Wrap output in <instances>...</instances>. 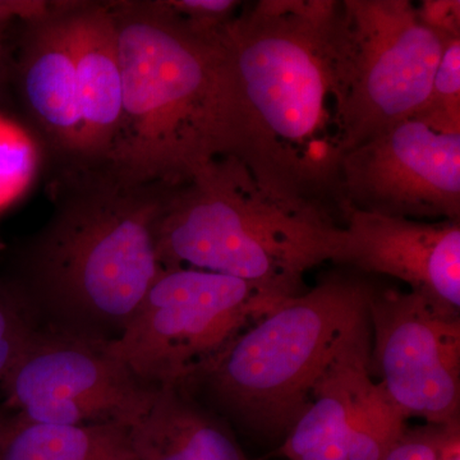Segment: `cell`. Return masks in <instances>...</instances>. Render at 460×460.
I'll use <instances>...</instances> for the list:
<instances>
[{
  "mask_svg": "<svg viewBox=\"0 0 460 460\" xmlns=\"http://www.w3.org/2000/svg\"><path fill=\"white\" fill-rule=\"evenodd\" d=\"M375 289L361 277L326 278L239 332L181 387L248 434L286 438L330 363L370 326Z\"/></svg>",
  "mask_w": 460,
  "mask_h": 460,
  "instance_id": "5",
  "label": "cell"
},
{
  "mask_svg": "<svg viewBox=\"0 0 460 460\" xmlns=\"http://www.w3.org/2000/svg\"><path fill=\"white\" fill-rule=\"evenodd\" d=\"M38 163V147L31 136L0 118V210L29 189Z\"/></svg>",
  "mask_w": 460,
  "mask_h": 460,
  "instance_id": "18",
  "label": "cell"
},
{
  "mask_svg": "<svg viewBox=\"0 0 460 460\" xmlns=\"http://www.w3.org/2000/svg\"><path fill=\"white\" fill-rule=\"evenodd\" d=\"M334 263L394 278L438 314L460 317V220L349 211Z\"/></svg>",
  "mask_w": 460,
  "mask_h": 460,
  "instance_id": "12",
  "label": "cell"
},
{
  "mask_svg": "<svg viewBox=\"0 0 460 460\" xmlns=\"http://www.w3.org/2000/svg\"><path fill=\"white\" fill-rule=\"evenodd\" d=\"M414 117L435 128L460 132V38L447 41L428 102Z\"/></svg>",
  "mask_w": 460,
  "mask_h": 460,
  "instance_id": "19",
  "label": "cell"
},
{
  "mask_svg": "<svg viewBox=\"0 0 460 460\" xmlns=\"http://www.w3.org/2000/svg\"><path fill=\"white\" fill-rule=\"evenodd\" d=\"M111 5L123 105L102 164L129 183L175 187L213 160L235 156L237 113L224 32L196 31L165 2Z\"/></svg>",
  "mask_w": 460,
  "mask_h": 460,
  "instance_id": "2",
  "label": "cell"
},
{
  "mask_svg": "<svg viewBox=\"0 0 460 460\" xmlns=\"http://www.w3.org/2000/svg\"><path fill=\"white\" fill-rule=\"evenodd\" d=\"M341 230L278 204L241 160L222 156L169 189L157 257L163 268L237 278L281 304L304 295L311 269L334 262Z\"/></svg>",
  "mask_w": 460,
  "mask_h": 460,
  "instance_id": "4",
  "label": "cell"
},
{
  "mask_svg": "<svg viewBox=\"0 0 460 460\" xmlns=\"http://www.w3.org/2000/svg\"><path fill=\"white\" fill-rule=\"evenodd\" d=\"M370 326L330 363L288 432V460H384L407 419L370 372Z\"/></svg>",
  "mask_w": 460,
  "mask_h": 460,
  "instance_id": "11",
  "label": "cell"
},
{
  "mask_svg": "<svg viewBox=\"0 0 460 460\" xmlns=\"http://www.w3.org/2000/svg\"><path fill=\"white\" fill-rule=\"evenodd\" d=\"M370 372L405 419L459 423L460 317L438 314L423 296L375 289L368 302Z\"/></svg>",
  "mask_w": 460,
  "mask_h": 460,
  "instance_id": "10",
  "label": "cell"
},
{
  "mask_svg": "<svg viewBox=\"0 0 460 460\" xmlns=\"http://www.w3.org/2000/svg\"><path fill=\"white\" fill-rule=\"evenodd\" d=\"M193 30L208 36L222 35L242 8L237 0H169L165 2Z\"/></svg>",
  "mask_w": 460,
  "mask_h": 460,
  "instance_id": "20",
  "label": "cell"
},
{
  "mask_svg": "<svg viewBox=\"0 0 460 460\" xmlns=\"http://www.w3.org/2000/svg\"><path fill=\"white\" fill-rule=\"evenodd\" d=\"M128 435L138 460H248L226 420L181 386L157 387Z\"/></svg>",
  "mask_w": 460,
  "mask_h": 460,
  "instance_id": "15",
  "label": "cell"
},
{
  "mask_svg": "<svg viewBox=\"0 0 460 460\" xmlns=\"http://www.w3.org/2000/svg\"><path fill=\"white\" fill-rule=\"evenodd\" d=\"M237 150L278 204L343 228L349 38L341 0H260L223 35Z\"/></svg>",
  "mask_w": 460,
  "mask_h": 460,
  "instance_id": "1",
  "label": "cell"
},
{
  "mask_svg": "<svg viewBox=\"0 0 460 460\" xmlns=\"http://www.w3.org/2000/svg\"><path fill=\"white\" fill-rule=\"evenodd\" d=\"M71 169L17 284L42 323L111 341L162 271L156 233L171 187L129 183L104 164Z\"/></svg>",
  "mask_w": 460,
  "mask_h": 460,
  "instance_id": "3",
  "label": "cell"
},
{
  "mask_svg": "<svg viewBox=\"0 0 460 460\" xmlns=\"http://www.w3.org/2000/svg\"><path fill=\"white\" fill-rule=\"evenodd\" d=\"M441 460H460V426L450 429Z\"/></svg>",
  "mask_w": 460,
  "mask_h": 460,
  "instance_id": "23",
  "label": "cell"
},
{
  "mask_svg": "<svg viewBox=\"0 0 460 460\" xmlns=\"http://www.w3.org/2000/svg\"><path fill=\"white\" fill-rule=\"evenodd\" d=\"M423 25L444 39L460 38L459 0H425L416 5Z\"/></svg>",
  "mask_w": 460,
  "mask_h": 460,
  "instance_id": "22",
  "label": "cell"
},
{
  "mask_svg": "<svg viewBox=\"0 0 460 460\" xmlns=\"http://www.w3.org/2000/svg\"><path fill=\"white\" fill-rule=\"evenodd\" d=\"M9 20L7 9H5L4 3H0V58L3 54V38H4L5 26H7Z\"/></svg>",
  "mask_w": 460,
  "mask_h": 460,
  "instance_id": "24",
  "label": "cell"
},
{
  "mask_svg": "<svg viewBox=\"0 0 460 460\" xmlns=\"http://www.w3.org/2000/svg\"><path fill=\"white\" fill-rule=\"evenodd\" d=\"M341 177L345 217L460 220V132L402 120L347 151Z\"/></svg>",
  "mask_w": 460,
  "mask_h": 460,
  "instance_id": "9",
  "label": "cell"
},
{
  "mask_svg": "<svg viewBox=\"0 0 460 460\" xmlns=\"http://www.w3.org/2000/svg\"><path fill=\"white\" fill-rule=\"evenodd\" d=\"M23 21L16 59L18 87L33 123L72 166L83 162V117L66 5H17Z\"/></svg>",
  "mask_w": 460,
  "mask_h": 460,
  "instance_id": "13",
  "label": "cell"
},
{
  "mask_svg": "<svg viewBox=\"0 0 460 460\" xmlns=\"http://www.w3.org/2000/svg\"><path fill=\"white\" fill-rule=\"evenodd\" d=\"M343 4L349 38V151L420 113L449 39L423 25L410 0Z\"/></svg>",
  "mask_w": 460,
  "mask_h": 460,
  "instance_id": "8",
  "label": "cell"
},
{
  "mask_svg": "<svg viewBox=\"0 0 460 460\" xmlns=\"http://www.w3.org/2000/svg\"><path fill=\"white\" fill-rule=\"evenodd\" d=\"M105 343L42 323L0 384L5 407L30 422L131 428L157 387L133 375Z\"/></svg>",
  "mask_w": 460,
  "mask_h": 460,
  "instance_id": "7",
  "label": "cell"
},
{
  "mask_svg": "<svg viewBox=\"0 0 460 460\" xmlns=\"http://www.w3.org/2000/svg\"><path fill=\"white\" fill-rule=\"evenodd\" d=\"M0 460H138L128 429L49 425L18 417L2 420Z\"/></svg>",
  "mask_w": 460,
  "mask_h": 460,
  "instance_id": "16",
  "label": "cell"
},
{
  "mask_svg": "<svg viewBox=\"0 0 460 460\" xmlns=\"http://www.w3.org/2000/svg\"><path fill=\"white\" fill-rule=\"evenodd\" d=\"M281 304L237 278L163 268L122 334L105 347L147 385L181 386Z\"/></svg>",
  "mask_w": 460,
  "mask_h": 460,
  "instance_id": "6",
  "label": "cell"
},
{
  "mask_svg": "<svg viewBox=\"0 0 460 460\" xmlns=\"http://www.w3.org/2000/svg\"><path fill=\"white\" fill-rule=\"evenodd\" d=\"M0 438H2V419H0Z\"/></svg>",
  "mask_w": 460,
  "mask_h": 460,
  "instance_id": "25",
  "label": "cell"
},
{
  "mask_svg": "<svg viewBox=\"0 0 460 460\" xmlns=\"http://www.w3.org/2000/svg\"><path fill=\"white\" fill-rule=\"evenodd\" d=\"M66 17L84 126L80 166L100 165L113 145L123 105L113 11L111 4L84 3L66 5Z\"/></svg>",
  "mask_w": 460,
  "mask_h": 460,
  "instance_id": "14",
  "label": "cell"
},
{
  "mask_svg": "<svg viewBox=\"0 0 460 460\" xmlns=\"http://www.w3.org/2000/svg\"><path fill=\"white\" fill-rule=\"evenodd\" d=\"M42 321L22 288L0 281V384L31 343Z\"/></svg>",
  "mask_w": 460,
  "mask_h": 460,
  "instance_id": "17",
  "label": "cell"
},
{
  "mask_svg": "<svg viewBox=\"0 0 460 460\" xmlns=\"http://www.w3.org/2000/svg\"><path fill=\"white\" fill-rule=\"evenodd\" d=\"M450 426L428 425L416 429H405L384 460H441Z\"/></svg>",
  "mask_w": 460,
  "mask_h": 460,
  "instance_id": "21",
  "label": "cell"
}]
</instances>
